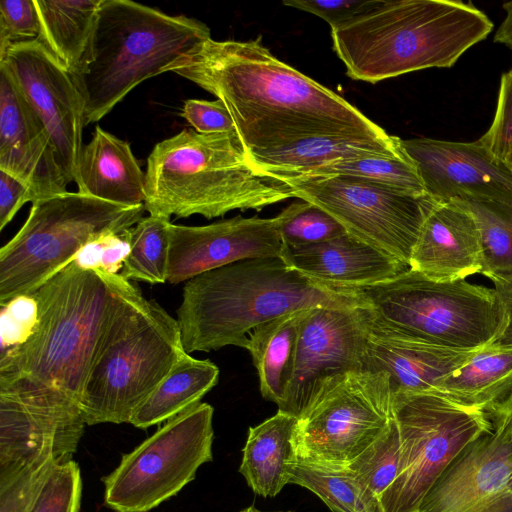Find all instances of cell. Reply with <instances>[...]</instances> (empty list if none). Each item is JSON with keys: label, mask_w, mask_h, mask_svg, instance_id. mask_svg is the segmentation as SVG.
<instances>
[{"label": "cell", "mask_w": 512, "mask_h": 512, "mask_svg": "<svg viewBox=\"0 0 512 512\" xmlns=\"http://www.w3.org/2000/svg\"><path fill=\"white\" fill-rule=\"evenodd\" d=\"M288 484L312 491L332 512H380L367 499L346 465L318 463L295 456L287 468Z\"/></svg>", "instance_id": "31"}, {"label": "cell", "mask_w": 512, "mask_h": 512, "mask_svg": "<svg viewBox=\"0 0 512 512\" xmlns=\"http://www.w3.org/2000/svg\"><path fill=\"white\" fill-rule=\"evenodd\" d=\"M489 17L459 0H374L331 29L347 75L369 83L431 68H448L493 29Z\"/></svg>", "instance_id": "4"}, {"label": "cell", "mask_w": 512, "mask_h": 512, "mask_svg": "<svg viewBox=\"0 0 512 512\" xmlns=\"http://www.w3.org/2000/svg\"><path fill=\"white\" fill-rule=\"evenodd\" d=\"M512 389V346L479 349L438 386L437 393L463 405L491 411Z\"/></svg>", "instance_id": "28"}, {"label": "cell", "mask_w": 512, "mask_h": 512, "mask_svg": "<svg viewBox=\"0 0 512 512\" xmlns=\"http://www.w3.org/2000/svg\"><path fill=\"white\" fill-rule=\"evenodd\" d=\"M401 444L392 418L380 435L347 466L371 504L382 512L380 499L397 477Z\"/></svg>", "instance_id": "34"}, {"label": "cell", "mask_w": 512, "mask_h": 512, "mask_svg": "<svg viewBox=\"0 0 512 512\" xmlns=\"http://www.w3.org/2000/svg\"><path fill=\"white\" fill-rule=\"evenodd\" d=\"M82 479L72 459L56 464L48 475L31 512H79Z\"/></svg>", "instance_id": "37"}, {"label": "cell", "mask_w": 512, "mask_h": 512, "mask_svg": "<svg viewBox=\"0 0 512 512\" xmlns=\"http://www.w3.org/2000/svg\"><path fill=\"white\" fill-rule=\"evenodd\" d=\"M493 430L503 439L512 443V389L488 412Z\"/></svg>", "instance_id": "46"}, {"label": "cell", "mask_w": 512, "mask_h": 512, "mask_svg": "<svg viewBox=\"0 0 512 512\" xmlns=\"http://www.w3.org/2000/svg\"><path fill=\"white\" fill-rule=\"evenodd\" d=\"M368 335L367 306L309 309L300 327L293 379L278 410L298 418L325 380L363 370Z\"/></svg>", "instance_id": "16"}, {"label": "cell", "mask_w": 512, "mask_h": 512, "mask_svg": "<svg viewBox=\"0 0 512 512\" xmlns=\"http://www.w3.org/2000/svg\"><path fill=\"white\" fill-rule=\"evenodd\" d=\"M368 329L363 370L385 373L392 395L436 392L479 350L445 347L398 333L375 321L369 309Z\"/></svg>", "instance_id": "20"}, {"label": "cell", "mask_w": 512, "mask_h": 512, "mask_svg": "<svg viewBox=\"0 0 512 512\" xmlns=\"http://www.w3.org/2000/svg\"><path fill=\"white\" fill-rule=\"evenodd\" d=\"M409 269L437 281L482 274V246L472 215L453 201L439 202L421 229Z\"/></svg>", "instance_id": "23"}, {"label": "cell", "mask_w": 512, "mask_h": 512, "mask_svg": "<svg viewBox=\"0 0 512 512\" xmlns=\"http://www.w3.org/2000/svg\"><path fill=\"white\" fill-rule=\"evenodd\" d=\"M85 425L80 403L62 391L0 376V475L72 460Z\"/></svg>", "instance_id": "14"}, {"label": "cell", "mask_w": 512, "mask_h": 512, "mask_svg": "<svg viewBox=\"0 0 512 512\" xmlns=\"http://www.w3.org/2000/svg\"><path fill=\"white\" fill-rule=\"evenodd\" d=\"M276 217L236 216L204 226L170 224L167 281L178 284L234 262L280 257Z\"/></svg>", "instance_id": "17"}, {"label": "cell", "mask_w": 512, "mask_h": 512, "mask_svg": "<svg viewBox=\"0 0 512 512\" xmlns=\"http://www.w3.org/2000/svg\"><path fill=\"white\" fill-rule=\"evenodd\" d=\"M131 249L129 229L102 234L86 243L73 261L83 269L117 274Z\"/></svg>", "instance_id": "39"}, {"label": "cell", "mask_w": 512, "mask_h": 512, "mask_svg": "<svg viewBox=\"0 0 512 512\" xmlns=\"http://www.w3.org/2000/svg\"><path fill=\"white\" fill-rule=\"evenodd\" d=\"M145 178L146 211L169 218L211 219L294 197L287 184L250 162L235 131L184 129L159 142L147 159Z\"/></svg>", "instance_id": "5"}, {"label": "cell", "mask_w": 512, "mask_h": 512, "mask_svg": "<svg viewBox=\"0 0 512 512\" xmlns=\"http://www.w3.org/2000/svg\"><path fill=\"white\" fill-rule=\"evenodd\" d=\"M366 306L353 289L316 282L280 257L250 258L207 271L185 282L176 311L187 354L233 345L245 347L257 326L315 307Z\"/></svg>", "instance_id": "2"}, {"label": "cell", "mask_w": 512, "mask_h": 512, "mask_svg": "<svg viewBox=\"0 0 512 512\" xmlns=\"http://www.w3.org/2000/svg\"><path fill=\"white\" fill-rule=\"evenodd\" d=\"M130 284L120 274L71 262L32 293L36 326L23 344L1 352L0 376L33 380L80 403Z\"/></svg>", "instance_id": "3"}, {"label": "cell", "mask_w": 512, "mask_h": 512, "mask_svg": "<svg viewBox=\"0 0 512 512\" xmlns=\"http://www.w3.org/2000/svg\"><path fill=\"white\" fill-rule=\"evenodd\" d=\"M185 354L177 319L130 284L82 394L86 425L130 423Z\"/></svg>", "instance_id": "7"}, {"label": "cell", "mask_w": 512, "mask_h": 512, "mask_svg": "<svg viewBox=\"0 0 512 512\" xmlns=\"http://www.w3.org/2000/svg\"><path fill=\"white\" fill-rule=\"evenodd\" d=\"M174 72L228 109L249 160L305 139H390L340 95L280 61L261 41L212 38L183 55Z\"/></svg>", "instance_id": "1"}, {"label": "cell", "mask_w": 512, "mask_h": 512, "mask_svg": "<svg viewBox=\"0 0 512 512\" xmlns=\"http://www.w3.org/2000/svg\"><path fill=\"white\" fill-rule=\"evenodd\" d=\"M1 308V352H4L31 336L38 320V305L29 294L17 296Z\"/></svg>", "instance_id": "42"}, {"label": "cell", "mask_w": 512, "mask_h": 512, "mask_svg": "<svg viewBox=\"0 0 512 512\" xmlns=\"http://www.w3.org/2000/svg\"><path fill=\"white\" fill-rule=\"evenodd\" d=\"M276 220L281 240L286 245H309L347 233L331 215L304 200L287 206Z\"/></svg>", "instance_id": "36"}, {"label": "cell", "mask_w": 512, "mask_h": 512, "mask_svg": "<svg viewBox=\"0 0 512 512\" xmlns=\"http://www.w3.org/2000/svg\"><path fill=\"white\" fill-rule=\"evenodd\" d=\"M211 38L209 27L130 0H102L78 69L85 125L107 115L133 88Z\"/></svg>", "instance_id": "6"}, {"label": "cell", "mask_w": 512, "mask_h": 512, "mask_svg": "<svg viewBox=\"0 0 512 512\" xmlns=\"http://www.w3.org/2000/svg\"><path fill=\"white\" fill-rule=\"evenodd\" d=\"M466 512H512V486L480 501Z\"/></svg>", "instance_id": "48"}, {"label": "cell", "mask_w": 512, "mask_h": 512, "mask_svg": "<svg viewBox=\"0 0 512 512\" xmlns=\"http://www.w3.org/2000/svg\"><path fill=\"white\" fill-rule=\"evenodd\" d=\"M181 115L200 134L235 131V124L228 109L218 99L216 101L188 99L184 102Z\"/></svg>", "instance_id": "43"}, {"label": "cell", "mask_w": 512, "mask_h": 512, "mask_svg": "<svg viewBox=\"0 0 512 512\" xmlns=\"http://www.w3.org/2000/svg\"><path fill=\"white\" fill-rule=\"evenodd\" d=\"M213 407L198 403L167 420L103 478L106 506L148 512L175 496L212 461Z\"/></svg>", "instance_id": "11"}, {"label": "cell", "mask_w": 512, "mask_h": 512, "mask_svg": "<svg viewBox=\"0 0 512 512\" xmlns=\"http://www.w3.org/2000/svg\"><path fill=\"white\" fill-rule=\"evenodd\" d=\"M392 411L400 465L380 499L382 512H418L444 470L469 443L492 430V422L486 411L437 392L395 393Z\"/></svg>", "instance_id": "10"}, {"label": "cell", "mask_w": 512, "mask_h": 512, "mask_svg": "<svg viewBox=\"0 0 512 512\" xmlns=\"http://www.w3.org/2000/svg\"><path fill=\"white\" fill-rule=\"evenodd\" d=\"M512 486V443L493 429L469 443L437 479L418 512H466Z\"/></svg>", "instance_id": "21"}, {"label": "cell", "mask_w": 512, "mask_h": 512, "mask_svg": "<svg viewBox=\"0 0 512 512\" xmlns=\"http://www.w3.org/2000/svg\"><path fill=\"white\" fill-rule=\"evenodd\" d=\"M239 512H268V511H261V510L257 509L255 506H248V507L240 510ZM277 512H293V511H277Z\"/></svg>", "instance_id": "50"}, {"label": "cell", "mask_w": 512, "mask_h": 512, "mask_svg": "<svg viewBox=\"0 0 512 512\" xmlns=\"http://www.w3.org/2000/svg\"><path fill=\"white\" fill-rule=\"evenodd\" d=\"M293 196L323 209L345 231L409 267L421 229L439 201L348 176L283 177Z\"/></svg>", "instance_id": "13"}, {"label": "cell", "mask_w": 512, "mask_h": 512, "mask_svg": "<svg viewBox=\"0 0 512 512\" xmlns=\"http://www.w3.org/2000/svg\"><path fill=\"white\" fill-rule=\"evenodd\" d=\"M335 175L362 179L409 194L426 193L417 169L407 155L403 157H368L344 161L289 177Z\"/></svg>", "instance_id": "35"}, {"label": "cell", "mask_w": 512, "mask_h": 512, "mask_svg": "<svg viewBox=\"0 0 512 512\" xmlns=\"http://www.w3.org/2000/svg\"><path fill=\"white\" fill-rule=\"evenodd\" d=\"M504 162L508 166L510 171L512 172V151L507 155Z\"/></svg>", "instance_id": "51"}, {"label": "cell", "mask_w": 512, "mask_h": 512, "mask_svg": "<svg viewBox=\"0 0 512 512\" xmlns=\"http://www.w3.org/2000/svg\"><path fill=\"white\" fill-rule=\"evenodd\" d=\"M170 218L143 217L129 229L131 249L120 275L128 281L167 282Z\"/></svg>", "instance_id": "33"}, {"label": "cell", "mask_w": 512, "mask_h": 512, "mask_svg": "<svg viewBox=\"0 0 512 512\" xmlns=\"http://www.w3.org/2000/svg\"><path fill=\"white\" fill-rule=\"evenodd\" d=\"M102 0H34L40 19L38 40L74 73L90 41Z\"/></svg>", "instance_id": "30"}, {"label": "cell", "mask_w": 512, "mask_h": 512, "mask_svg": "<svg viewBox=\"0 0 512 512\" xmlns=\"http://www.w3.org/2000/svg\"><path fill=\"white\" fill-rule=\"evenodd\" d=\"M48 461L0 475V512H31L52 468Z\"/></svg>", "instance_id": "38"}, {"label": "cell", "mask_w": 512, "mask_h": 512, "mask_svg": "<svg viewBox=\"0 0 512 512\" xmlns=\"http://www.w3.org/2000/svg\"><path fill=\"white\" fill-rule=\"evenodd\" d=\"M280 258L304 276L339 289L375 285L409 269L348 233L309 245L283 244Z\"/></svg>", "instance_id": "22"}, {"label": "cell", "mask_w": 512, "mask_h": 512, "mask_svg": "<svg viewBox=\"0 0 512 512\" xmlns=\"http://www.w3.org/2000/svg\"><path fill=\"white\" fill-rule=\"evenodd\" d=\"M34 201L35 196L27 184L0 170V231L25 203Z\"/></svg>", "instance_id": "45"}, {"label": "cell", "mask_w": 512, "mask_h": 512, "mask_svg": "<svg viewBox=\"0 0 512 512\" xmlns=\"http://www.w3.org/2000/svg\"><path fill=\"white\" fill-rule=\"evenodd\" d=\"M144 211V204L119 205L68 191L33 202L21 229L0 249V306L32 294L86 243L130 229Z\"/></svg>", "instance_id": "9"}, {"label": "cell", "mask_w": 512, "mask_h": 512, "mask_svg": "<svg viewBox=\"0 0 512 512\" xmlns=\"http://www.w3.org/2000/svg\"><path fill=\"white\" fill-rule=\"evenodd\" d=\"M450 201L475 220L482 246V275L489 279L512 278V205L470 197Z\"/></svg>", "instance_id": "32"}, {"label": "cell", "mask_w": 512, "mask_h": 512, "mask_svg": "<svg viewBox=\"0 0 512 512\" xmlns=\"http://www.w3.org/2000/svg\"><path fill=\"white\" fill-rule=\"evenodd\" d=\"M374 0H284L283 4L314 14L335 28L372 5Z\"/></svg>", "instance_id": "44"}, {"label": "cell", "mask_w": 512, "mask_h": 512, "mask_svg": "<svg viewBox=\"0 0 512 512\" xmlns=\"http://www.w3.org/2000/svg\"><path fill=\"white\" fill-rule=\"evenodd\" d=\"M490 280L504 304L508 318L504 332L494 344L512 346V278H493Z\"/></svg>", "instance_id": "47"}, {"label": "cell", "mask_w": 512, "mask_h": 512, "mask_svg": "<svg viewBox=\"0 0 512 512\" xmlns=\"http://www.w3.org/2000/svg\"><path fill=\"white\" fill-rule=\"evenodd\" d=\"M40 31L34 0L0 2V54L13 44L37 40Z\"/></svg>", "instance_id": "40"}, {"label": "cell", "mask_w": 512, "mask_h": 512, "mask_svg": "<svg viewBox=\"0 0 512 512\" xmlns=\"http://www.w3.org/2000/svg\"><path fill=\"white\" fill-rule=\"evenodd\" d=\"M353 290L378 323L445 347L490 346L508 321L496 290L466 279L437 281L407 269L389 280Z\"/></svg>", "instance_id": "8"}, {"label": "cell", "mask_w": 512, "mask_h": 512, "mask_svg": "<svg viewBox=\"0 0 512 512\" xmlns=\"http://www.w3.org/2000/svg\"><path fill=\"white\" fill-rule=\"evenodd\" d=\"M425 192L439 202L476 198L512 205V172L478 141L401 139Z\"/></svg>", "instance_id": "18"}, {"label": "cell", "mask_w": 512, "mask_h": 512, "mask_svg": "<svg viewBox=\"0 0 512 512\" xmlns=\"http://www.w3.org/2000/svg\"><path fill=\"white\" fill-rule=\"evenodd\" d=\"M75 182L78 192L104 201L125 206L145 202V173L130 144L98 125L82 148Z\"/></svg>", "instance_id": "24"}, {"label": "cell", "mask_w": 512, "mask_h": 512, "mask_svg": "<svg viewBox=\"0 0 512 512\" xmlns=\"http://www.w3.org/2000/svg\"><path fill=\"white\" fill-rule=\"evenodd\" d=\"M309 309L287 313L254 328L245 344L262 396L280 408L291 385L300 327Z\"/></svg>", "instance_id": "27"}, {"label": "cell", "mask_w": 512, "mask_h": 512, "mask_svg": "<svg viewBox=\"0 0 512 512\" xmlns=\"http://www.w3.org/2000/svg\"><path fill=\"white\" fill-rule=\"evenodd\" d=\"M0 170L27 184L35 201L67 192L70 183L57 162L44 126L2 66Z\"/></svg>", "instance_id": "19"}, {"label": "cell", "mask_w": 512, "mask_h": 512, "mask_svg": "<svg viewBox=\"0 0 512 512\" xmlns=\"http://www.w3.org/2000/svg\"><path fill=\"white\" fill-rule=\"evenodd\" d=\"M477 141L500 161L512 151V69L501 76L493 121Z\"/></svg>", "instance_id": "41"}, {"label": "cell", "mask_w": 512, "mask_h": 512, "mask_svg": "<svg viewBox=\"0 0 512 512\" xmlns=\"http://www.w3.org/2000/svg\"><path fill=\"white\" fill-rule=\"evenodd\" d=\"M297 420V417L278 410L275 415L249 428L239 472L255 494L275 497L288 484V464L296 456Z\"/></svg>", "instance_id": "26"}, {"label": "cell", "mask_w": 512, "mask_h": 512, "mask_svg": "<svg viewBox=\"0 0 512 512\" xmlns=\"http://www.w3.org/2000/svg\"><path fill=\"white\" fill-rule=\"evenodd\" d=\"M393 395L383 372L358 370L325 380L298 417L296 456L348 465L393 418Z\"/></svg>", "instance_id": "12"}, {"label": "cell", "mask_w": 512, "mask_h": 512, "mask_svg": "<svg viewBox=\"0 0 512 512\" xmlns=\"http://www.w3.org/2000/svg\"><path fill=\"white\" fill-rule=\"evenodd\" d=\"M219 369L208 359L185 354L149 397L129 424L141 429L161 424L200 403L218 382Z\"/></svg>", "instance_id": "29"}, {"label": "cell", "mask_w": 512, "mask_h": 512, "mask_svg": "<svg viewBox=\"0 0 512 512\" xmlns=\"http://www.w3.org/2000/svg\"><path fill=\"white\" fill-rule=\"evenodd\" d=\"M0 66L44 126L68 181H75L85 122L71 74L38 39L9 46L0 54Z\"/></svg>", "instance_id": "15"}, {"label": "cell", "mask_w": 512, "mask_h": 512, "mask_svg": "<svg viewBox=\"0 0 512 512\" xmlns=\"http://www.w3.org/2000/svg\"><path fill=\"white\" fill-rule=\"evenodd\" d=\"M506 17L494 35V42L512 49V1L503 4Z\"/></svg>", "instance_id": "49"}, {"label": "cell", "mask_w": 512, "mask_h": 512, "mask_svg": "<svg viewBox=\"0 0 512 512\" xmlns=\"http://www.w3.org/2000/svg\"><path fill=\"white\" fill-rule=\"evenodd\" d=\"M401 139L365 137H321L299 141L288 147L254 157L250 162L273 177H289L327 165L368 157H403Z\"/></svg>", "instance_id": "25"}]
</instances>
